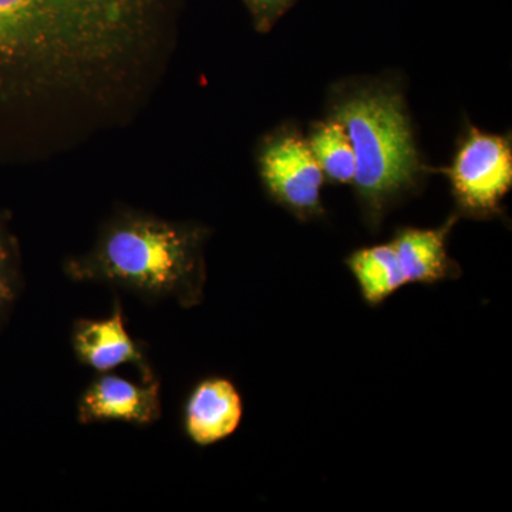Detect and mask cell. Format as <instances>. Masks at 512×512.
<instances>
[{
    "mask_svg": "<svg viewBox=\"0 0 512 512\" xmlns=\"http://www.w3.org/2000/svg\"><path fill=\"white\" fill-rule=\"evenodd\" d=\"M175 0H0V99L106 116L163 60Z\"/></svg>",
    "mask_w": 512,
    "mask_h": 512,
    "instance_id": "1",
    "label": "cell"
},
{
    "mask_svg": "<svg viewBox=\"0 0 512 512\" xmlns=\"http://www.w3.org/2000/svg\"><path fill=\"white\" fill-rule=\"evenodd\" d=\"M210 231L119 207L100 225L92 247L63 262L72 282L123 289L147 303L195 308L204 299L205 242Z\"/></svg>",
    "mask_w": 512,
    "mask_h": 512,
    "instance_id": "2",
    "label": "cell"
},
{
    "mask_svg": "<svg viewBox=\"0 0 512 512\" xmlns=\"http://www.w3.org/2000/svg\"><path fill=\"white\" fill-rule=\"evenodd\" d=\"M332 117L348 131L356 156L352 184L367 224L377 227L423 173L402 96L384 89L356 90L336 101Z\"/></svg>",
    "mask_w": 512,
    "mask_h": 512,
    "instance_id": "3",
    "label": "cell"
},
{
    "mask_svg": "<svg viewBox=\"0 0 512 512\" xmlns=\"http://www.w3.org/2000/svg\"><path fill=\"white\" fill-rule=\"evenodd\" d=\"M458 210L468 217L490 218L512 187L510 138L471 127L448 170Z\"/></svg>",
    "mask_w": 512,
    "mask_h": 512,
    "instance_id": "4",
    "label": "cell"
},
{
    "mask_svg": "<svg viewBox=\"0 0 512 512\" xmlns=\"http://www.w3.org/2000/svg\"><path fill=\"white\" fill-rule=\"evenodd\" d=\"M258 167L269 197L299 220L323 214L325 175L305 138L288 130L269 136L259 148Z\"/></svg>",
    "mask_w": 512,
    "mask_h": 512,
    "instance_id": "5",
    "label": "cell"
},
{
    "mask_svg": "<svg viewBox=\"0 0 512 512\" xmlns=\"http://www.w3.org/2000/svg\"><path fill=\"white\" fill-rule=\"evenodd\" d=\"M70 346L77 362L93 372L109 373L133 366L143 382L157 379L146 346L128 332L119 296H114L107 318L74 320Z\"/></svg>",
    "mask_w": 512,
    "mask_h": 512,
    "instance_id": "6",
    "label": "cell"
},
{
    "mask_svg": "<svg viewBox=\"0 0 512 512\" xmlns=\"http://www.w3.org/2000/svg\"><path fill=\"white\" fill-rule=\"evenodd\" d=\"M163 416L160 380L140 383L116 375L97 373L77 400L76 417L83 426L120 421L133 426H153Z\"/></svg>",
    "mask_w": 512,
    "mask_h": 512,
    "instance_id": "7",
    "label": "cell"
},
{
    "mask_svg": "<svg viewBox=\"0 0 512 512\" xmlns=\"http://www.w3.org/2000/svg\"><path fill=\"white\" fill-rule=\"evenodd\" d=\"M244 419V400L232 380L212 376L195 384L184 404L185 436L198 447L231 437Z\"/></svg>",
    "mask_w": 512,
    "mask_h": 512,
    "instance_id": "8",
    "label": "cell"
},
{
    "mask_svg": "<svg viewBox=\"0 0 512 512\" xmlns=\"http://www.w3.org/2000/svg\"><path fill=\"white\" fill-rule=\"evenodd\" d=\"M457 222L448 218L439 228H400L392 239L407 284L433 285L461 276L460 265L447 252V237Z\"/></svg>",
    "mask_w": 512,
    "mask_h": 512,
    "instance_id": "9",
    "label": "cell"
},
{
    "mask_svg": "<svg viewBox=\"0 0 512 512\" xmlns=\"http://www.w3.org/2000/svg\"><path fill=\"white\" fill-rule=\"evenodd\" d=\"M346 265L369 306L382 305L407 285L392 244L357 249L348 256Z\"/></svg>",
    "mask_w": 512,
    "mask_h": 512,
    "instance_id": "10",
    "label": "cell"
},
{
    "mask_svg": "<svg viewBox=\"0 0 512 512\" xmlns=\"http://www.w3.org/2000/svg\"><path fill=\"white\" fill-rule=\"evenodd\" d=\"M323 175L338 184H352L356 174V156L352 141L340 121L330 117L312 128L308 140Z\"/></svg>",
    "mask_w": 512,
    "mask_h": 512,
    "instance_id": "11",
    "label": "cell"
},
{
    "mask_svg": "<svg viewBox=\"0 0 512 512\" xmlns=\"http://www.w3.org/2000/svg\"><path fill=\"white\" fill-rule=\"evenodd\" d=\"M23 289L25 279L19 242L10 231L8 217L0 214V332L8 325Z\"/></svg>",
    "mask_w": 512,
    "mask_h": 512,
    "instance_id": "12",
    "label": "cell"
},
{
    "mask_svg": "<svg viewBox=\"0 0 512 512\" xmlns=\"http://www.w3.org/2000/svg\"><path fill=\"white\" fill-rule=\"evenodd\" d=\"M295 0H244L259 32H268Z\"/></svg>",
    "mask_w": 512,
    "mask_h": 512,
    "instance_id": "13",
    "label": "cell"
}]
</instances>
